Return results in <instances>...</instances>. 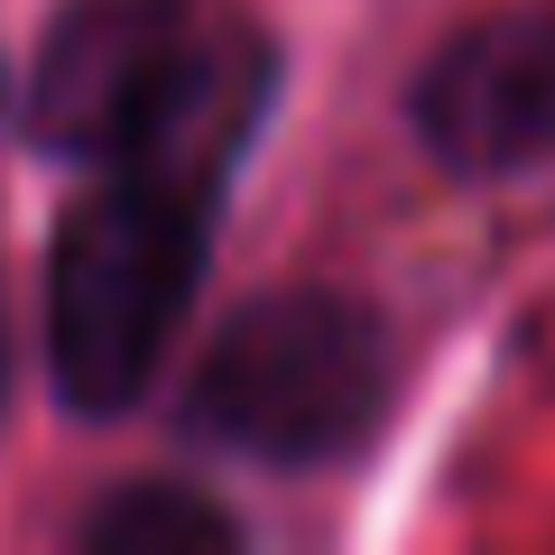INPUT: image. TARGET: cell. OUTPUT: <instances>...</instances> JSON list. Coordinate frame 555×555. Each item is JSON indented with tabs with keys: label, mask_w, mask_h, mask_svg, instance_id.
I'll return each mask as SVG.
<instances>
[{
	"label": "cell",
	"mask_w": 555,
	"mask_h": 555,
	"mask_svg": "<svg viewBox=\"0 0 555 555\" xmlns=\"http://www.w3.org/2000/svg\"><path fill=\"white\" fill-rule=\"evenodd\" d=\"M269 102V47L204 0H75L38 56L28 120L56 158H167L232 177Z\"/></svg>",
	"instance_id": "1"
},
{
	"label": "cell",
	"mask_w": 555,
	"mask_h": 555,
	"mask_svg": "<svg viewBox=\"0 0 555 555\" xmlns=\"http://www.w3.org/2000/svg\"><path fill=\"white\" fill-rule=\"evenodd\" d=\"M214 195L222 177L167 158L93 167V195L65 214L56 259H47V352H56L65 408L120 416L149 398L167 334L204 287Z\"/></svg>",
	"instance_id": "2"
},
{
	"label": "cell",
	"mask_w": 555,
	"mask_h": 555,
	"mask_svg": "<svg viewBox=\"0 0 555 555\" xmlns=\"http://www.w3.org/2000/svg\"><path fill=\"white\" fill-rule=\"evenodd\" d=\"M379 398H389L379 324L352 297H324V287L250 297L185 379L195 436L259 463H324L343 444H361Z\"/></svg>",
	"instance_id": "3"
},
{
	"label": "cell",
	"mask_w": 555,
	"mask_h": 555,
	"mask_svg": "<svg viewBox=\"0 0 555 555\" xmlns=\"http://www.w3.org/2000/svg\"><path fill=\"white\" fill-rule=\"evenodd\" d=\"M416 130L463 177H509L555 158V0L463 28L416 75Z\"/></svg>",
	"instance_id": "4"
},
{
	"label": "cell",
	"mask_w": 555,
	"mask_h": 555,
	"mask_svg": "<svg viewBox=\"0 0 555 555\" xmlns=\"http://www.w3.org/2000/svg\"><path fill=\"white\" fill-rule=\"evenodd\" d=\"M83 546L93 555H222L241 546V518L222 500L185 491V481H130L83 518Z\"/></svg>",
	"instance_id": "5"
}]
</instances>
